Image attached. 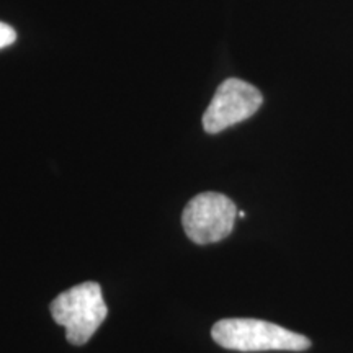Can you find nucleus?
<instances>
[{
	"instance_id": "nucleus-1",
	"label": "nucleus",
	"mask_w": 353,
	"mask_h": 353,
	"mask_svg": "<svg viewBox=\"0 0 353 353\" xmlns=\"http://www.w3.org/2000/svg\"><path fill=\"white\" fill-rule=\"evenodd\" d=\"M211 337L219 347L236 352H303L311 347V341L304 335L260 319L218 321L211 329Z\"/></svg>"
},
{
	"instance_id": "nucleus-4",
	"label": "nucleus",
	"mask_w": 353,
	"mask_h": 353,
	"mask_svg": "<svg viewBox=\"0 0 353 353\" xmlns=\"http://www.w3.org/2000/svg\"><path fill=\"white\" fill-rule=\"evenodd\" d=\"M263 97L257 87L241 79H228L216 90L203 114V128L210 134L245 121L262 107Z\"/></svg>"
},
{
	"instance_id": "nucleus-2",
	"label": "nucleus",
	"mask_w": 353,
	"mask_h": 353,
	"mask_svg": "<svg viewBox=\"0 0 353 353\" xmlns=\"http://www.w3.org/2000/svg\"><path fill=\"white\" fill-rule=\"evenodd\" d=\"M50 309L52 319L65 329V339L72 345L90 341L108 314L101 286L95 281H85L61 293Z\"/></svg>"
},
{
	"instance_id": "nucleus-3",
	"label": "nucleus",
	"mask_w": 353,
	"mask_h": 353,
	"mask_svg": "<svg viewBox=\"0 0 353 353\" xmlns=\"http://www.w3.org/2000/svg\"><path fill=\"white\" fill-rule=\"evenodd\" d=\"M237 208L223 193L206 192L192 198L182 214L183 231L198 245L214 244L232 232Z\"/></svg>"
},
{
	"instance_id": "nucleus-5",
	"label": "nucleus",
	"mask_w": 353,
	"mask_h": 353,
	"mask_svg": "<svg viewBox=\"0 0 353 353\" xmlns=\"http://www.w3.org/2000/svg\"><path fill=\"white\" fill-rule=\"evenodd\" d=\"M15 39H17L15 30H13L10 25L2 23V21H0V50H2V48L10 46V44L15 43Z\"/></svg>"
}]
</instances>
